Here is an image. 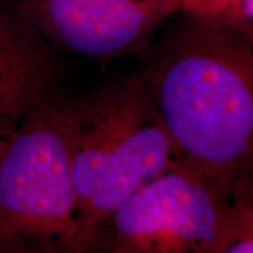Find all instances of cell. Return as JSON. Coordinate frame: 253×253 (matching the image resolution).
Masks as SVG:
<instances>
[{"instance_id":"6da1fadb","label":"cell","mask_w":253,"mask_h":253,"mask_svg":"<svg viewBox=\"0 0 253 253\" xmlns=\"http://www.w3.org/2000/svg\"><path fill=\"white\" fill-rule=\"evenodd\" d=\"M139 73L183 159L236 204L253 201V30L218 11L183 10Z\"/></svg>"},{"instance_id":"7a4b0ae2","label":"cell","mask_w":253,"mask_h":253,"mask_svg":"<svg viewBox=\"0 0 253 253\" xmlns=\"http://www.w3.org/2000/svg\"><path fill=\"white\" fill-rule=\"evenodd\" d=\"M68 121L83 252H93L110 214L183 156L139 72L68 96Z\"/></svg>"},{"instance_id":"3957f363","label":"cell","mask_w":253,"mask_h":253,"mask_svg":"<svg viewBox=\"0 0 253 253\" xmlns=\"http://www.w3.org/2000/svg\"><path fill=\"white\" fill-rule=\"evenodd\" d=\"M68 96L38 106L0 159V252L83 253Z\"/></svg>"},{"instance_id":"277c9868","label":"cell","mask_w":253,"mask_h":253,"mask_svg":"<svg viewBox=\"0 0 253 253\" xmlns=\"http://www.w3.org/2000/svg\"><path fill=\"white\" fill-rule=\"evenodd\" d=\"M238 206L183 159L110 214L93 251L225 253Z\"/></svg>"},{"instance_id":"5b68a950","label":"cell","mask_w":253,"mask_h":253,"mask_svg":"<svg viewBox=\"0 0 253 253\" xmlns=\"http://www.w3.org/2000/svg\"><path fill=\"white\" fill-rule=\"evenodd\" d=\"M215 6L217 0H20L16 10L58 54L142 61L177 13Z\"/></svg>"},{"instance_id":"8992f818","label":"cell","mask_w":253,"mask_h":253,"mask_svg":"<svg viewBox=\"0 0 253 253\" xmlns=\"http://www.w3.org/2000/svg\"><path fill=\"white\" fill-rule=\"evenodd\" d=\"M58 55L17 10H0V159L33 111L62 90Z\"/></svg>"},{"instance_id":"52a82bcc","label":"cell","mask_w":253,"mask_h":253,"mask_svg":"<svg viewBox=\"0 0 253 253\" xmlns=\"http://www.w3.org/2000/svg\"><path fill=\"white\" fill-rule=\"evenodd\" d=\"M219 13L253 30V0H222Z\"/></svg>"}]
</instances>
